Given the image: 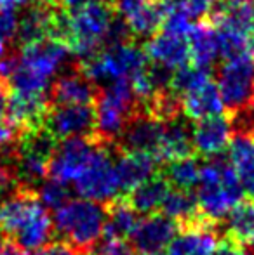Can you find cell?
<instances>
[{"mask_svg": "<svg viewBox=\"0 0 254 255\" xmlns=\"http://www.w3.org/2000/svg\"><path fill=\"white\" fill-rule=\"evenodd\" d=\"M70 49L59 38H45L23 45L17 54H7L0 61V77L14 94L45 96L52 80L70 61Z\"/></svg>", "mask_w": 254, "mask_h": 255, "instance_id": "1", "label": "cell"}, {"mask_svg": "<svg viewBox=\"0 0 254 255\" xmlns=\"http://www.w3.org/2000/svg\"><path fill=\"white\" fill-rule=\"evenodd\" d=\"M2 229L21 250H33L47 245L54 233V222L49 210L38 200L33 189L21 188L0 205Z\"/></svg>", "mask_w": 254, "mask_h": 255, "instance_id": "2", "label": "cell"}, {"mask_svg": "<svg viewBox=\"0 0 254 255\" xmlns=\"http://www.w3.org/2000/svg\"><path fill=\"white\" fill-rule=\"evenodd\" d=\"M113 21L115 17L106 3L80 5L68 14L59 12L56 38L63 40L73 56L85 61L108 44Z\"/></svg>", "mask_w": 254, "mask_h": 255, "instance_id": "3", "label": "cell"}, {"mask_svg": "<svg viewBox=\"0 0 254 255\" xmlns=\"http://www.w3.org/2000/svg\"><path fill=\"white\" fill-rule=\"evenodd\" d=\"M195 188L200 215L214 224L223 221L244 196L232 163L220 156L207 158L200 163V175Z\"/></svg>", "mask_w": 254, "mask_h": 255, "instance_id": "4", "label": "cell"}, {"mask_svg": "<svg viewBox=\"0 0 254 255\" xmlns=\"http://www.w3.org/2000/svg\"><path fill=\"white\" fill-rule=\"evenodd\" d=\"M52 222L54 231L61 236L63 242L82 252H89L105 235L106 208L94 200L70 198L63 207L54 210Z\"/></svg>", "mask_w": 254, "mask_h": 255, "instance_id": "5", "label": "cell"}, {"mask_svg": "<svg viewBox=\"0 0 254 255\" xmlns=\"http://www.w3.org/2000/svg\"><path fill=\"white\" fill-rule=\"evenodd\" d=\"M132 84L119 80L105 85L96 101V128L94 137L103 144L119 142L126 125L138 113V101Z\"/></svg>", "mask_w": 254, "mask_h": 255, "instance_id": "6", "label": "cell"}, {"mask_svg": "<svg viewBox=\"0 0 254 255\" xmlns=\"http://www.w3.org/2000/svg\"><path fill=\"white\" fill-rule=\"evenodd\" d=\"M148 68V56L146 51L136 44L120 42L110 44L92 57L84 61L82 73L92 84L108 85L119 80L131 82L136 75Z\"/></svg>", "mask_w": 254, "mask_h": 255, "instance_id": "7", "label": "cell"}, {"mask_svg": "<svg viewBox=\"0 0 254 255\" xmlns=\"http://www.w3.org/2000/svg\"><path fill=\"white\" fill-rule=\"evenodd\" d=\"M211 16L225 59L241 54H254V12L249 3L230 5L223 2L216 5Z\"/></svg>", "mask_w": 254, "mask_h": 255, "instance_id": "8", "label": "cell"}, {"mask_svg": "<svg viewBox=\"0 0 254 255\" xmlns=\"http://www.w3.org/2000/svg\"><path fill=\"white\" fill-rule=\"evenodd\" d=\"M216 84L225 108L235 113L251 106L254 101V54L225 59Z\"/></svg>", "mask_w": 254, "mask_h": 255, "instance_id": "9", "label": "cell"}, {"mask_svg": "<svg viewBox=\"0 0 254 255\" xmlns=\"http://www.w3.org/2000/svg\"><path fill=\"white\" fill-rule=\"evenodd\" d=\"M108 146L110 144H101L94 160L73 182V189L80 198L94 200L98 203H110L122 193L115 161L112 160Z\"/></svg>", "mask_w": 254, "mask_h": 255, "instance_id": "10", "label": "cell"}, {"mask_svg": "<svg viewBox=\"0 0 254 255\" xmlns=\"http://www.w3.org/2000/svg\"><path fill=\"white\" fill-rule=\"evenodd\" d=\"M103 142L96 137L64 139L56 146L49 161V177L66 184H73L77 177L89 167Z\"/></svg>", "mask_w": 254, "mask_h": 255, "instance_id": "11", "label": "cell"}, {"mask_svg": "<svg viewBox=\"0 0 254 255\" xmlns=\"http://www.w3.org/2000/svg\"><path fill=\"white\" fill-rule=\"evenodd\" d=\"M44 128L56 141L94 137L96 110L92 104H54L45 115Z\"/></svg>", "mask_w": 254, "mask_h": 255, "instance_id": "12", "label": "cell"}, {"mask_svg": "<svg viewBox=\"0 0 254 255\" xmlns=\"http://www.w3.org/2000/svg\"><path fill=\"white\" fill-rule=\"evenodd\" d=\"M178 229L180 226L176 222L160 212H155L139 219L129 240L139 255H155L169 249L171 242L178 235Z\"/></svg>", "mask_w": 254, "mask_h": 255, "instance_id": "13", "label": "cell"}, {"mask_svg": "<svg viewBox=\"0 0 254 255\" xmlns=\"http://www.w3.org/2000/svg\"><path fill=\"white\" fill-rule=\"evenodd\" d=\"M164 125L166 122L153 117L146 110L138 111L120 135V149L129 153H148L157 158V151H159L164 134Z\"/></svg>", "mask_w": 254, "mask_h": 255, "instance_id": "14", "label": "cell"}, {"mask_svg": "<svg viewBox=\"0 0 254 255\" xmlns=\"http://www.w3.org/2000/svg\"><path fill=\"white\" fill-rule=\"evenodd\" d=\"M214 222L204 217L195 222L180 226L178 235L171 242L167 254L169 255H218L221 242L214 229Z\"/></svg>", "mask_w": 254, "mask_h": 255, "instance_id": "15", "label": "cell"}, {"mask_svg": "<svg viewBox=\"0 0 254 255\" xmlns=\"http://www.w3.org/2000/svg\"><path fill=\"white\" fill-rule=\"evenodd\" d=\"M234 139V122L225 115H214L197 120L192 127L193 151L204 158L220 156Z\"/></svg>", "mask_w": 254, "mask_h": 255, "instance_id": "16", "label": "cell"}, {"mask_svg": "<svg viewBox=\"0 0 254 255\" xmlns=\"http://www.w3.org/2000/svg\"><path fill=\"white\" fill-rule=\"evenodd\" d=\"M145 51L148 59L155 63V66L169 71H176L178 68L188 64V59H190V47H188L187 37H180L166 30H160L152 35Z\"/></svg>", "mask_w": 254, "mask_h": 255, "instance_id": "17", "label": "cell"}, {"mask_svg": "<svg viewBox=\"0 0 254 255\" xmlns=\"http://www.w3.org/2000/svg\"><path fill=\"white\" fill-rule=\"evenodd\" d=\"M59 12L49 9V5L28 7L19 17L17 26V40L23 45L35 44L45 38H56L58 33Z\"/></svg>", "mask_w": 254, "mask_h": 255, "instance_id": "18", "label": "cell"}, {"mask_svg": "<svg viewBox=\"0 0 254 255\" xmlns=\"http://www.w3.org/2000/svg\"><path fill=\"white\" fill-rule=\"evenodd\" d=\"M157 163H159V160L153 154L122 151V154L115 160L120 191L129 195L132 189H136L139 184L153 177L157 170Z\"/></svg>", "mask_w": 254, "mask_h": 255, "instance_id": "19", "label": "cell"}, {"mask_svg": "<svg viewBox=\"0 0 254 255\" xmlns=\"http://www.w3.org/2000/svg\"><path fill=\"white\" fill-rule=\"evenodd\" d=\"M47 111L49 103L45 96L12 94V98H9V120L17 125L23 134L44 127Z\"/></svg>", "mask_w": 254, "mask_h": 255, "instance_id": "20", "label": "cell"}, {"mask_svg": "<svg viewBox=\"0 0 254 255\" xmlns=\"http://www.w3.org/2000/svg\"><path fill=\"white\" fill-rule=\"evenodd\" d=\"M225 110L218 84L213 80L206 82L200 87L193 89L181 96V113L190 120H202L207 117L221 115Z\"/></svg>", "mask_w": 254, "mask_h": 255, "instance_id": "21", "label": "cell"}, {"mask_svg": "<svg viewBox=\"0 0 254 255\" xmlns=\"http://www.w3.org/2000/svg\"><path fill=\"white\" fill-rule=\"evenodd\" d=\"M228 161L237 174L244 195L254 200V135H235L228 146Z\"/></svg>", "mask_w": 254, "mask_h": 255, "instance_id": "22", "label": "cell"}, {"mask_svg": "<svg viewBox=\"0 0 254 255\" xmlns=\"http://www.w3.org/2000/svg\"><path fill=\"white\" fill-rule=\"evenodd\" d=\"M54 104H91L96 98L94 84L80 71L63 73L52 84Z\"/></svg>", "mask_w": 254, "mask_h": 255, "instance_id": "23", "label": "cell"}, {"mask_svg": "<svg viewBox=\"0 0 254 255\" xmlns=\"http://www.w3.org/2000/svg\"><path fill=\"white\" fill-rule=\"evenodd\" d=\"M190 154H193L192 128L180 117L167 120L164 125L162 141L157 151V160L173 161L178 158L190 156Z\"/></svg>", "mask_w": 254, "mask_h": 255, "instance_id": "24", "label": "cell"}, {"mask_svg": "<svg viewBox=\"0 0 254 255\" xmlns=\"http://www.w3.org/2000/svg\"><path fill=\"white\" fill-rule=\"evenodd\" d=\"M227 242L235 247L254 249V200H242L225 217Z\"/></svg>", "mask_w": 254, "mask_h": 255, "instance_id": "25", "label": "cell"}, {"mask_svg": "<svg viewBox=\"0 0 254 255\" xmlns=\"http://www.w3.org/2000/svg\"><path fill=\"white\" fill-rule=\"evenodd\" d=\"M187 40L188 47H190V57L193 59V63L199 64V66L209 68L221 56L220 38H218V31L213 24H193Z\"/></svg>", "mask_w": 254, "mask_h": 255, "instance_id": "26", "label": "cell"}, {"mask_svg": "<svg viewBox=\"0 0 254 255\" xmlns=\"http://www.w3.org/2000/svg\"><path fill=\"white\" fill-rule=\"evenodd\" d=\"M169 186L171 184L164 175H153L129 193L127 202L134 207L138 214H155V212H160L164 198L171 189Z\"/></svg>", "mask_w": 254, "mask_h": 255, "instance_id": "27", "label": "cell"}, {"mask_svg": "<svg viewBox=\"0 0 254 255\" xmlns=\"http://www.w3.org/2000/svg\"><path fill=\"white\" fill-rule=\"evenodd\" d=\"M139 222V214L127 200H113L106 207V238L127 240Z\"/></svg>", "mask_w": 254, "mask_h": 255, "instance_id": "28", "label": "cell"}, {"mask_svg": "<svg viewBox=\"0 0 254 255\" xmlns=\"http://www.w3.org/2000/svg\"><path fill=\"white\" fill-rule=\"evenodd\" d=\"M166 217H169L171 221H174L178 226H185L195 222L197 219H200L199 205H197L195 196L190 191H185V189H169L167 196L164 198L162 207H160Z\"/></svg>", "mask_w": 254, "mask_h": 255, "instance_id": "29", "label": "cell"}, {"mask_svg": "<svg viewBox=\"0 0 254 255\" xmlns=\"http://www.w3.org/2000/svg\"><path fill=\"white\" fill-rule=\"evenodd\" d=\"M129 31L136 37H152L162 28L164 0H153L124 17Z\"/></svg>", "mask_w": 254, "mask_h": 255, "instance_id": "30", "label": "cell"}, {"mask_svg": "<svg viewBox=\"0 0 254 255\" xmlns=\"http://www.w3.org/2000/svg\"><path fill=\"white\" fill-rule=\"evenodd\" d=\"M199 175L200 163L199 160L193 158V154L167 161L166 170H164V177L167 179V182L178 189H185V191H190L192 188H195L199 182Z\"/></svg>", "mask_w": 254, "mask_h": 255, "instance_id": "31", "label": "cell"}, {"mask_svg": "<svg viewBox=\"0 0 254 255\" xmlns=\"http://www.w3.org/2000/svg\"><path fill=\"white\" fill-rule=\"evenodd\" d=\"M209 80H213L209 73V68L199 66V64H185V66L178 68L176 71H173L169 89L181 98L187 92L200 87V85Z\"/></svg>", "mask_w": 254, "mask_h": 255, "instance_id": "32", "label": "cell"}, {"mask_svg": "<svg viewBox=\"0 0 254 255\" xmlns=\"http://www.w3.org/2000/svg\"><path fill=\"white\" fill-rule=\"evenodd\" d=\"M192 26V17L183 9L180 0H164V21L160 30L180 35V37H188Z\"/></svg>", "mask_w": 254, "mask_h": 255, "instance_id": "33", "label": "cell"}, {"mask_svg": "<svg viewBox=\"0 0 254 255\" xmlns=\"http://www.w3.org/2000/svg\"><path fill=\"white\" fill-rule=\"evenodd\" d=\"M37 196L45 208L58 210L59 207H63L70 200V184L58 181V179L47 177L38 186Z\"/></svg>", "mask_w": 254, "mask_h": 255, "instance_id": "34", "label": "cell"}, {"mask_svg": "<svg viewBox=\"0 0 254 255\" xmlns=\"http://www.w3.org/2000/svg\"><path fill=\"white\" fill-rule=\"evenodd\" d=\"M19 17L16 9H0V57L7 56L9 47L17 38Z\"/></svg>", "mask_w": 254, "mask_h": 255, "instance_id": "35", "label": "cell"}, {"mask_svg": "<svg viewBox=\"0 0 254 255\" xmlns=\"http://www.w3.org/2000/svg\"><path fill=\"white\" fill-rule=\"evenodd\" d=\"M92 255H139L134 250L131 243L126 240H117V238H106L98 249L94 250Z\"/></svg>", "mask_w": 254, "mask_h": 255, "instance_id": "36", "label": "cell"}, {"mask_svg": "<svg viewBox=\"0 0 254 255\" xmlns=\"http://www.w3.org/2000/svg\"><path fill=\"white\" fill-rule=\"evenodd\" d=\"M180 2L192 19H202L209 16L218 5V0H180Z\"/></svg>", "mask_w": 254, "mask_h": 255, "instance_id": "37", "label": "cell"}, {"mask_svg": "<svg viewBox=\"0 0 254 255\" xmlns=\"http://www.w3.org/2000/svg\"><path fill=\"white\" fill-rule=\"evenodd\" d=\"M31 255H85V252L75 249L70 243L61 240V242H49L47 245L33 250Z\"/></svg>", "mask_w": 254, "mask_h": 255, "instance_id": "38", "label": "cell"}, {"mask_svg": "<svg viewBox=\"0 0 254 255\" xmlns=\"http://www.w3.org/2000/svg\"><path fill=\"white\" fill-rule=\"evenodd\" d=\"M150 2H153V0H115V5H117V10L126 17L132 10L139 9V7L146 5V3H150Z\"/></svg>", "mask_w": 254, "mask_h": 255, "instance_id": "39", "label": "cell"}, {"mask_svg": "<svg viewBox=\"0 0 254 255\" xmlns=\"http://www.w3.org/2000/svg\"><path fill=\"white\" fill-rule=\"evenodd\" d=\"M218 255H254V250H244V249H241V247L232 245L230 242L225 240V242L221 243V249H220V252H218Z\"/></svg>", "mask_w": 254, "mask_h": 255, "instance_id": "40", "label": "cell"}, {"mask_svg": "<svg viewBox=\"0 0 254 255\" xmlns=\"http://www.w3.org/2000/svg\"><path fill=\"white\" fill-rule=\"evenodd\" d=\"M64 7H70V9H77L80 5H87V3H106L110 0H59Z\"/></svg>", "mask_w": 254, "mask_h": 255, "instance_id": "41", "label": "cell"}, {"mask_svg": "<svg viewBox=\"0 0 254 255\" xmlns=\"http://www.w3.org/2000/svg\"><path fill=\"white\" fill-rule=\"evenodd\" d=\"M9 110V94L3 84H0V118H3V115Z\"/></svg>", "mask_w": 254, "mask_h": 255, "instance_id": "42", "label": "cell"}, {"mask_svg": "<svg viewBox=\"0 0 254 255\" xmlns=\"http://www.w3.org/2000/svg\"><path fill=\"white\" fill-rule=\"evenodd\" d=\"M0 255H24V254H23V250L17 249V247L14 245V243H7L5 242L3 249L0 250Z\"/></svg>", "mask_w": 254, "mask_h": 255, "instance_id": "43", "label": "cell"}, {"mask_svg": "<svg viewBox=\"0 0 254 255\" xmlns=\"http://www.w3.org/2000/svg\"><path fill=\"white\" fill-rule=\"evenodd\" d=\"M225 3H230V5H244V3H249L251 0H223Z\"/></svg>", "mask_w": 254, "mask_h": 255, "instance_id": "44", "label": "cell"}, {"mask_svg": "<svg viewBox=\"0 0 254 255\" xmlns=\"http://www.w3.org/2000/svg\"><path fill=\"white\" fill-rule=\"evenodd\" d=\"M31 2H33L35 5H49L52 0H31Z\"/></svg>", "mask_w": 254, "mask_h": 255, "instance_id": "45", "label": "cell"}, {"mask_svg": "<svg viewBox=\"0 0 254 255\" xmlns=\"http://www.w3.org/2000/svg\"><path fill=\"white\" fill-rule=\"evenodd\" d=\"M3 245H5V242H3V240H2V238H0V250H2V249H3Z\"/></svg>", "mask_w": 254, "mask_h": 255, "instance_id": "46", "label": "cell"}, {"mask_svg": "<svg viewBox=\"0 0 254 255\" xmlns=\"http://www.w3.org/2000/svg\"><path fill=\"white\" fill-rule=\"evenodd\" d=\"M155 255H169V254H167V252H166V254H164V252H162V254H155Z\"/></svg>", "mask_w": 254, "mask_h": 255, "instance_id": "47", "label": "cell"}, {"mask_svg": "<svg viewBox=\"0 0 254 255\" xmlns=\"http://www.w3.org/2000/svg\"><path fill=\"white\" fill-rule=\"evenodd\" d=\"M0 228H2V217H0Z\"/></svg>", "mask_w": 254, "mask_h": 255, "instance_id": "48", "label": "cell"}, {"mask_svg": "<svg viewBox=\"0 0 254 255\" xmlns=\"http://www.w3.org/2000/svg\"><path fill=\"white\" fill-rule=\"evenodd\" d=\"M253 12H254V7H253Z\"/></svg>", "mask_w": 254, "mask_h": 255, "instance_id": "49", "label": "cell"}]
</instances>
